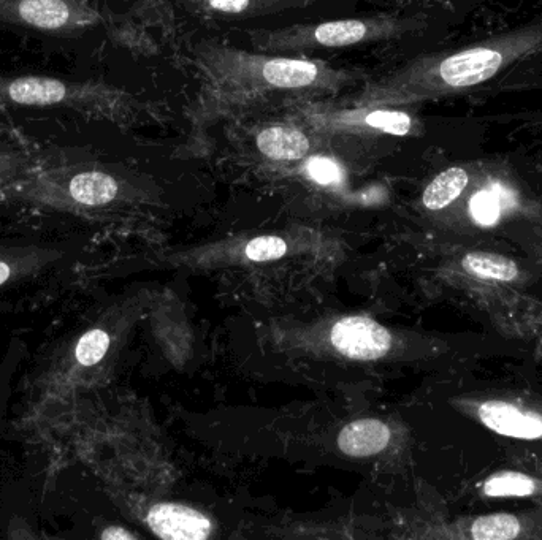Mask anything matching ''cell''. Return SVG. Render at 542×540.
Masks as SVG:
<instances>
[{"label":"cell","mask_w":542,"mask_h":540,"mask_svg":"<svg viewBox=\"0 0 542 540\" xmlns=\"http://www.w3.org/2000/svg\"><path fill=\"white\" fill-rule=\"evenodd\" d=\"M368 126L384 130L387 134L406 135L411 130V118L400 111H373L365 116Z\"/></svg>","instance_id":"obj_20"},{"label":"cell","mask_w":542,"mask_h":540,"mask_svg":"<svg viewBox=\"0 0 542 540\" xmlns=\"http://www.w3.org/2000/svg\"><path fill=\"white\" fill-rule=\"evenodd\" d=\"M100 537L102 539H134L135 536L119 526H108L105 531H102Z\"/></svg>","instance_id":"obj_23"},{"label":"cell","mask_w":542,"mask_h":540,"mask_svg":"<svg viewBox=\"0 0 542 540\" xmlns=\"http://www.w3.org/2000/svg\"><path fill=\"white\" fill-rule=\"evenodd\" d=\"M468 184V173L463 168H449L436 176L424 192V205L428 210H443L459 198Z\"/></svg>","instance_id":"obj_11"},{"label":"cell","mask_w":542,"mask_h":540,"mask_svg":"<svg viewBox=\"0 0 542 540\" xmlns=\"http://www.w3.org/2000/svg\"><path fill=\"white\" fill-rule=\"evenodd\" d=\"M500 195L497 191H482L471 198L470 210L476 222L493 225L500 217Z\"/></svg>","instance_id":"obj_19"},{"label":"cell","mask_w":542,"mask_h":540,"mask_svg":"<svg viewBox=\"0 0 542 540\" xmlns=\"http://www.w3.org/2000/svg\"><path fill=\"white\" fill-rule=\"evenodd\" d=\"M257 148L273 160H298L310 151V140L294 127L273 126L257 135Z\"/></svg>","instance_id":"obj_9"},{"label":"cell","mask_w":542,"mask_h":540,"mask_svg":"<svg viewBox=\"0 0 542 540\" xmlns=\"http://www.w3.org/2000/svg\"><path fill=\"white\" fill-rule=\"evenodd\" d=\"M536 491L535 480L520 472H501L490 477L484 485V493L492 498L504 496H530Z\"/></svg>","instance_id":"obj_15"},{"label":"cell","mask_w":542,"mask_h":540,"mask_svg":"<svg viewBox=\"0 0 542 540\" xmlns=\"http://www.w3.org/2000/svg\"><path fill=\"white\" fill-rule=\"evenodd\" d=\"M306 172L317 184H338L343 178L340 165L336 164L335 160L329 157H313L306 164Z\"/></svg>","instance_id":"obj_21"},{"label":"cell","mask_w":542,"mask_h":540,"mask_svg":"<svg viewBox=\"0 0 542 540\" xmlns=\"http://www.w3.org/2000/svg\"><path fill=\"white\" fill-rule=\"evenodd\" d=\"M32 160L23 151L0 148V202L8 187L31 168Z\"/></svg>","instance_id":"obj_16"},{"label":"cell","mask_w":542,"mask_h":540,"mask_svg":"<svg viewBox=\"0 0 542 540\" xmlns=\"http://www.w3.org/2000/svg\"><path fill=\"white\" fill-rule=\"evenodd\" d=\"M262 75L276 88H305L316 81L317 67L300 59H273L264 65Z\"/></svg>","instance_id":"obj_10"},{"label":"cell","mask_w":542,"mask_h":540,"mask_svg":"<svg viewBox=\"0 0 542 540\" xmlns=\"http://www.w3.org/2000/svg\"><path fill=\"white\" fill-rule=\"evenodd\" d=\"M286 241L278 236H260L246 246V257L252 262H270L286 255Z\"/></svg>","instance_id":"obj_18"},{"label":"cell","mask_w":542,"mask_h":540,"mask_svg":"<svg viewBox=\"0 0 542 540\" xmlns=\"http://www.w3.org/2000/svg\"><path fill=\"white\" fill-rule=\"evenodd\" d=\"M390 442V430L386 423L375 419L357 420L349 423L338 436V447L348 457H371L386 449Z\"/></svg>","instance_id":"obj_8"},{"label":"cell","mask_w":542,"mask_h":540,"mask_svg":"<svg viewBox=\"0 0 542 540\" xmlns=\"http://www.w3.org/2000/svg\"><path fill=\"white\" fill-rule=\"evenodd\" d=\"M479 415L489 430L517 439H538L542 436V419L539 415L520 411L511 404L490 401L479 409Z\"/></svg>","instance_id":"obj_7"},{"label":"cell","mask_w":542,"mask_h":540,"mask_svg":"<svg viewBox=\"0 0 542 540\" xmlns=\"http://www.w3.org/2000/svg\"><path fill=\"white\" fill-rule=\"evenodd\" d=\"M332 344L344 357L368 362L389 352L392 336L386 327L368 317H344L333 325Z\"/></svg>","instance_id":"obj_4"},{"label":"cell","mask_w":542,"mask_h":540,"mask_svg":"<svg viewBox=\"0 0 542 540\" xmlns=\"http://www.w3.org/2000/svg\"><path fill=\"white\" fill-rule=\"evenodd\" d=\"M503 56L489 48L463 51L455 54L441 64V78L454 88H468L484 83L500 70Z\"/></svg>","instance_id":"obj_6"},{"label":"cell","mask_w":542,"mask_h":540,"mask_svg":"<svg viewBox=\"0 0 542 540\" xmlns=\"http://www.w3.org/2000/svg\"><path fill=\"white\" fill-rule=\"evenodd\" d=\"M21 357H23V347L15 343L13 347L8 349L4 362L0 366V428H2V422H4L5 414H7L8 400H10V393H12L13 376H15L16 368L20 365Z\"/></svg>","instance_id":"obj_17"},{"label":"cell","mask_w":542,"mask_h":540,"mask_svg":"<svg viewBox=\"0 0 542 540\" xmlns=\"http://www.w3.org/2000/svg\"><path fill=\"white\" fill-rule=\"evenodd\" d=\"M249 0H211V5L222 12L238 13L248 7Z\"/></svg>","instance_id":"obj_22"},{"label":"cell","mask_w":542,"mask_h":540,"mask_svg":"<svg viewBox=\"0 0 542 540\" xmlns=\"http://www.w3.org/2000/svg\"><path fill=\"white\" fill-rule=\"evenodd\" d=\"M148 526L167 540H203L211 534V521L197 510L178 504H157L148 512Z\"/></svg>","instance_id":"obj_5"},{"label":"cell","mask_w":542,"mask_h":540,"mask_svg":"<svg viewBox=\"0 0 542 540\" xmlns=\"http://www.w3.org/2000/svg\"><path fill=\"white\" fill-rule=\"evenodd\" d=\"M463 268L476 278L490 279V281L509 282L519 276L514 260L498 254L487 252H471L463 259Z\"/></svg>","instance_id":"obj_12"},{"label":"cell","mask_w":542,"mask_h":540,"mask_svg":"<svg viewBox=\"0 0 542 540\" xmlns=\"http://www.w3.org/2000/svg\"><path fill=\"white\" fill-rule=\"evenodd\" d=\"M69 243L0 244V290L23 286L67 267Z\"/></svg>","instance_id":"obj_3"},{"label":"cell","mask_w":542,"mask_h":540,"mask_svg":"<svg viewBox=\"0 0 542 540\" xmlns=\"http://www.w3.org/2000/svg\"><path fill=\"white\" fill-rule=\"evenodd\" d=\"M102 91L89 83L45 75L0 77V107L75 108L99 105Z\"/></svg>","instance_id":"obj_1"},{"label":"cell","mask_w":542,"mask_h":540,"mask_svg":"<svg viewBox=\"0 0 542 540\" xmlns=\"http://www.w3.org/2000/svg\"><path fill=\"white\" fill-rule=\"evenodd\" d=\"M94 13L84 0H0V23L43 34H78L92 23Z\"/></svg>","instance_id":"obj_2"},{"label":"cell","mask_w":542,"mask_h":540,"mask_svg":"<svg viewBox=\"0 0 542 540\" xmlns=\"http://www.w3.org/2000/svg\"><path fill=\"white\" fill-rule=\"evenodd\" d=\"M520 533V523L514 515H487L474 521L471 536L476 540H512Z\"/></svg>","instance_id":"obj_13"},{"label":"cell","mask_w":542,"mask_h":540,"mask_svg":"<svg viewBox=\"0 0 542 540\" xmlns=\"http://www.w3.org/2000/svg\"><path fill=\"white\" fill-rule=\"evenodd\" d=\"M316 40L325 46L354 45L367 35V26L360 21H332L317 27Z\"/></svg>","instance_id":"obj_14"}]
</instances>
